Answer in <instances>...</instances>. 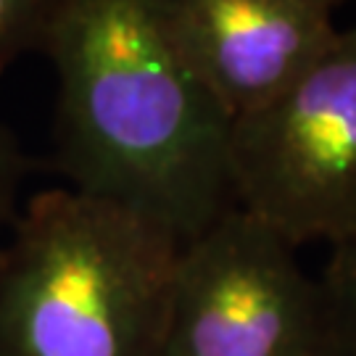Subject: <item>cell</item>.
Wrapping results in <instances>:
<instances>
[{
  "instance_id": "obj_2",
  "label": "cell",
  "mask_w": 356,
  "mask_h": 356,
  "mask_svg": "<svg viewBox=\"0 0 356 356\" xmlns=\"http://www.w3.org/2000/svg\"><path fill=\"white\" fill-rule=\"evenodd\" d=\"M179 245L119 204L38 193L0 243V356H164Z\"/></svg>"
},
{
  "instance_id": "obj_10",
  "label": "cell",
  "mask_w": 356,
  "mask_h": 356,
  "mask_svg": "<svg viewBox=\"0 0 356 356\" xmlns=\"http://www.w3.org/2000/svg\"><path fill=\"white\" fill-rule=\"evenodd\" d=\"M317 3L327 6V8H335V6H338V3H343V0H317Z\"/></svg>"
},
{
  "instance_id": "obj_4",
  "label": "cell",
  "mask_w": 356,
  "mask_h": 356,
  "mask_svg": "<svg viewBox=\"0 0 356 356\" xmlns=\"http://www.w3.org/2000/svg\"><path fill=\"white\" fill-rule=\"evenodd\" d=\"M330 332L298 248L238 206L179 245L164 356H304Z\"/></svg>"
},
{
  "instance_id": "obj_6",
  "label": "cell",
  "mask_w": 356,
  "mask_h": 356,
  "mask_svg": "<svg viewBox=\"0 0 356 356\" xmlns=\"http://www.w3.org/2000/svg\"><path fill=\"white\" fill-rule=\"evenodd\" d=\"M61 0H0V74L26 53H42Z\"/></svg>"
},
{
  "instance_id": "obj_7",
  "label": "cell",
  "mask_w": 356,
  "mask_h": 356,
  "mask_svg": "<svg viewBox=\"0 0 356 356\" xmlns=\"http://www.w3.org/2000/svg\"><path fill=\"white\" fill-rule=\"evenodd\" d=\"M327 322L335 341L356 356V241L335 245L322 275Z\"/></svg>"
},
{
  "instance_id": "obj_5",
  "label": "cell",
  "mask_w": 356,
  "mask_h": 356,
  "mask_svg": "<svg viewBox=\"0 0 356 356\" xmlns=\"http://www.w3.org/2000/svg\"><path fill=\"white\" fill-rule=\"evenodd\" d=\"M188 64L229 116H243L291 88L338 29L317 0H159Z\"/></svg>"
},
{
  "instance_id": "obj_1",
  "label": "cell",
  "mask_w": 356,
  "mask_h": 356,
  "mask_svg": "<svg viewBox=\"0 0 356 356\" xmlns=\"http://www.w3.org/2000/svg\"><path fill=\"white\" fill-rule=\"evenodd\" d=\"M42 56L58 79L56 166L79 193L191 241L235 206L232 116L159 0H61Z\"/></svg>"
},
{
  "instance_id": "obj_9",
  "label": "cell",
  "mask_w": 356,
  "mask_h": 356,
  "mask_svg": "<svg viewBox=\"0 0 356 356\" xmlns=\"http://www.w3.org/2000/svg\"><path fill=\"white\" fill-rule=\"evenodd\" d=\"M304 356H348V351L335 341V335H332V332H327V338H325V341H319V343Z\"/></svg>"
},
{
  "instance_id": "obj_8",
  "label": "cell",
  "mask_w": 356,
  "mask_h": 356,
  "mask_svg": "<svg viewBox=\"0 0 356 356\" xmlns=\"http://www.w3.org/2000/svg\"><path fill=\"white\" fill-rule=\"evenodd\" d=\"M29 169V159L11 129L0 122V243L19 216V191Z\"/></svg>"
},
{
  "instance_id": "obj_3",
  "label": "cell",
  "mask_w": 356,
  "mask_h": 356,
  "mask_svg": "<svg viewBox=\"0 0 356 356\" xmlns=\"http://www.w3.org/2000/svg\"><path fill=\"white\" fill-rule=\"evenodd\" d=\"M238 209L285 241H356V24L280 95L232 119Z\"/></svg>"
}]
</instances>
